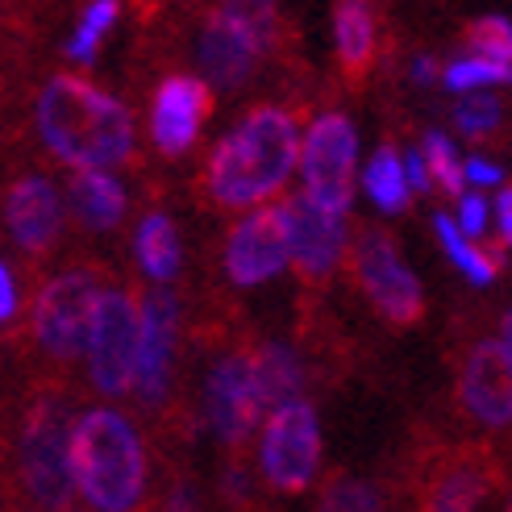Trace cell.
<instances>
[{
	"label": "cell",
	"instance_id": "cell-31",
	"mask_svg": "<svg viewBox=\"0 0 512 512\" xmlns=\"http://www.w3.org/2000/svg\"><path fill=\"white\" fill-rule=\"evenodd\" d=\"M400 163H404V179H408V192H429V188H433V184H429V171H425V159L417 155V150H413V155H404Z\"/></svg>",
	"mask_w": 512,
	"mask_h": 512
},
{
	"label": "cell",
	"instance_id": "cell-33",
	"mask_svg": "<svg viewBox=\"0 0 512 512\" xmlns=\"http://www.w3.org/2000/svg\"><path fill=\"white\" fill-rule=\"evenodd\" d=\"M463 179H475V184H500V167L496 163H488V159H471V163H463Z\"/></svg>",
	"mask_w": 512,
	"mask_h": 512
},
{
	"label": "cell",
	"instance_id": "cell-25",
	"mask_svg": "<svg viewBox=\"0 0 512 512\" xmlns=\"http://www.w3.org/2000/svg\"><path fill=\"white\" fill-rule=\"evenodd\" d=\"M463 46L475 59H488L500 67H512V30L508 17H479L463 25Z\"/></svg>",
	"mask_w": 512,
	"mask_h": 512
},
{
	"label": "cell",
	"instance_id": "cell-9",
	"mask_svg": "<svg viewBox=\"0 0 512 512\" xmlns=\"http://www.w3.org/2000/svg\"><path fill=\"white\" fill-rule=\"evenodd\" d=\"M71 425L59 404H46L30 417L21 438V471L38 504L46 508H67L75 479H71V454H67Z\"/></svg>",
	"mask_w": 512,
	"mask_h": 512
},
{
	"label": "cell",
	"instance_id": "cell-34",
	"mask_svg": "<svg viewBox=\"0 0 512 512\" xmlns=\"http://www.w3.org/2000/svg\"><path fill=\"white\" fill-rule=\"evenodd\" d=\"M125 5H130V13L142 21V25H155L159 17H163V0H125Z\"/></svg>",
	"mask_w": 512,
	"mask_h": 512
},
{
	"label": "cell",
	"instance_id": "cell-14",
	"mask_svg": "<svg viewBox=\"0 0 512 512\" xmlns=\"http://www.w3.org/2000/svg\"><path fill=\"white\" fill-rule=\"evenodd\" d=\"M204 404H209V421L225 442H246L250 438V429L259 425L267 404H263V392H259V379H254V363L246 354H229L213 367Z\"/></svg>",
	"mask_w": 512,
	"mask_h": 512
},
{
	"label": "cell",
	"instance_id": "cell-10",
	"mask_svg": "<svg viewBox=\"0 0 512 512\" xmlns=\"http://www.w3.org/2000/svg\"><path fill=\"white\" fill-rule=\"evenodd\" d=\"M288 267V204H263L234 225L225 242V271L234 284H267Z\"/></svg>",
	"mask_w": 512,
	"mask_h": 512
},
{
	"label": "cell",
	"instance_id": "cell-36",
	"mask_svg": "<svg viewBox=\"0 0 512 512\" xmlns=\"http://www.w3.org/2000/svg\"><path fill=\"white\" fill-rule=\"evenodd\" d=\"M413 75H417V84H433V80H438V67H433V59H417L413 63Z\"/></svg>",
	"mask_w": 512,
	"mask_h": 512
},
{
	"label": "cell",
	"instance_id": "cell-27",
	"mask_svg": "<svg viewBox=\"0 0 512 512\" xmlns=\"http://www.w3.org/2000/svg\"><path fill=\"white\" fill-rule=\"evenodd\" d=\"M454 125L463 130L467 138H475V142H483V138H492L500 125H504V105L492 96V92H471V96H463L454 105Z\"/></svg>",
	"mask_w": 512,
	"mask_h": 512
},
{
	"label": "cell",
	"instance_id": "cell-8",
	"mask_svg": "<svg viewBox=\"0 0 512 512\" xmlns=\"http://www.w3.org/2000/svg\"><path fill=\"white\" fill-rule=\"evenodd\" d=\"M96 300H100V284L88 271H67L59 279H50L34 309V334L42 350L55 358H80Z\"/></svg>",
	"mask_w": 512,
	"mask_h": 512
},
{
	"label": "cell",
	"instance_id": "cell-3",
	"mask_svg": "<svg viewBox=\"0 0 512 512\" xmlns=\"http://www.w3.org/2000/svg\"><path fill=\"white\" fill-rule=\"evenodd\" d=\"M71 479L96 512H134L146 492V450L138 429L113 408H92L67 438Z\"/></svg>",
	"mask_w": 512,
	"mask_h": 512
},
{
	"label": "cell",
	"instance_id": "cell-15",
	"mask_svg": "<svg viewBox=\"0 0 512 512\" xmlns=\"http://www.w3.org/2000/svg\"><path fill=\"white\" fill-rule=\"evenodd\" d=\"M5 229L9 238L30 250L42 254L55 246L59 229H63V196L50 184L46 175H21L9 184L5 192Z\"/></svg>",
	"mask_w": 512,
	"mask_h": 512
},
{
	"label": "cell",
	"instance_id": "cell-6",
	"mask_svg": "<svg viewBox=\"0 0 512 512\" xmlns=\"http://www.w3.org/2000/svg\"><path fill=\"white\" fill-rule=\"evenodd\" d=\"M321 467V425L300 396L275 404L263 433V471L275 488L304 492Z\"/></svg>",
	"mask_w": 512,
	"mask_h": 512
},
{
	"label": "cell",
	"instance_id": "cell-32",
	"mask_svg": "<svg viewBox=\"0 0 512 512\" xmlns=\"http://www.w3.org/2000/svg\"><path fill=\"white\" fill-rule=\"evenodd\" d=\"M17 313V284H13V271L0 263V321H9Z\"/></svg>",
	"mask_w": 512,
	"mask_h": 512
},
{
	"label": "cell",
	"instance_id": "cell-28",
	"mask_svg": "<svg viewBox=\"0 0 512 512\" xmlns=\"http://www.w3.org/2000/svg\"><path fill=\"white\" fill-rule=\"evenodd\" d=\"M512 67H500V63H488V59H475V55H463L454 59L446 71H442V84L450 92H475V88H488V84H508Z\"/></svg>",
	"mask_w": 512,
	"mask_h": 512
},
{
	"label": "cell",
	"instance_id": "cell-17",
	"mask_svg": "<svg viewBox=\"0 0 512 512\" xmlns=\"http://www.w3.org/2000/svg\"><path fill=\"white\" fill-rule=\"evenodd\" d=\"M508 363H512V350H508V321H504V342L475 346L463 371V404L483 425H508L512 417Z\"/></svg>",
	"mask_w": 512,
	"mask_h": 512
},
{
	"label": "cell",
	"instance_id": "cell-24",
	"mask_svg": "<svg viewBox=\"0 0 512 512\" xmlns=\"http://www.w3.org/2000/svg\"><path fill=\"white\" fill-rule=\"evenodd\" d=\"M483 492H488V479H483L479 471H471V467H463V471L446 475L438 488H433L425 512H479Z\"/></svg>",
	"mask_w": 512,
	"mask_h": 512
},
{
	"label": "cell",
	"instance_id": "cell-35",
	"mask_svg": "<svg viewBox=\"0 0 512 512\" xmlns=\"http://www.w3.org/2000/svg\"><path fill=\"white\" fill-rule=\"evenodd\" d=\"M496 225H500V242L508 246V234H512V196H508V188L496 200Z\"/></svg>",
	"mask_w": 512,
	"mask_h": 512
},
{
	"label": "cell",
	"instance_id": "cell-7",
	"mask_svg": "<svg viewBox=\"0 0 512 512\" xmlns=\"http://www.w3.org/2000/svg\"><path fill=\"white\" fill-rule=\"evenodd\" d=\"M354 275L363 292L371 296L375 309L396 321V325H413L425 309V292L417 284L413 267L400 259L396 242L383 229H363L354 242Z\"/></svg>",
	"mask_w": 512,
	"mask_h": 512
},
{
	"label": "cell",
	"instance_id": "cell-19",
	"mask_svg": "<svg viewBox=\"0 0 512 512\" xmlns=\"http://www.w3.org/2000/svg\"><path fill=\"white\" fill-rule=\"evenodd\" d=\"M134 254H138V263L150 279H175V271H179V234H175L171 217L150 213L134 234Z\"/></svg>",
	"mask_w": 512,
	"mask_h": 512
},
{
	"label": "cell",
	"instance_id": "cell-16",
	"mask_svg": "<svg viewBox=\"0 0 512 512\" xmlns=\"http://www.w3.org/2000/svg\"><path fill=\"white\" fill-rule=\"evenodd\" d=\"M383 21L375 0H334V55L346 88H363L379 63Z\"/></svg>",
	"mask_w": 512,
	"mask_h": 512
},
{
	"label": "cell",
	"instance_id": "cell-20",
	"mask_svg": "<svg viewBox=\"0 0 512 512\" xmlns=\"http://www.w3.org/2000/svg\"><path fill=\"white\" fill-rule=\"evenodd\" d=\"M363 188H367V196L379 204L383 213H400L408 204V196H413V192H408L404 163L396 155V146H379L371 155V163L363 171Z\"/></svg>",
	"mask_w": 512,
	"mask_h": 512
},
{
	"label": "cell",
	"instance_id": "cell-12",
	"mask_svg": "<svg viewBox=\"0 0 512 512\" xmlns=\"http://www.w3.org/2000/svg\"><path fill=\"white\" fill-rule=\"evenodd\" d=\"M175 329H179V304L171 292L155 288L138 300V354H134V388L146 404H159L171 379L175 358Z\"/></svg>",
	"mask_w": 512,
	"mask_h": 512
},
{
	"label": "cell",
	"instance_id": "cell-30",
	"mask_svg": "<svg viewBox=\"0 0 512 512\" xmlns=\"http://www.w3.org/2000/svg\"><path fill=\"white\" fill-rule=\"evenodd\" d=\"M458 200H463V204H458V221H454V225L463 229L467 238H479L483 229H488V200H483V196H475V192H471V196L463 192Z\"/></svg>",
	"mask_w": 512,
	"mask_h": 512
},
{
	"label": "cell",
	"instance_id": "cell-23",
	"mask_svg": "<svg viewBox=\"0 0 512 512\" xmlns=\"http://www.w3.org/2000/svg\"><path fill=\"white\" fill-rule=\"evenodd\" d=\"M433 229H438V238H442V246H446V254L454 259V267L463 271L471 284H492L496 279V259H488V254H479L475 246H471V238L458 229L446 213H438V221H433Z\"/></svg>",
	"mask_w": 512,
	"mask_h": 512
},
{
	"label": "cell",
	"instance_id": "cell-18",
	"mask_svg": "<svg viewBox=\"0 0 512 512\" xmlns=\"http://www.w3.org/2000/svg\"><path fill=\"white\" fill-rule=\"evenodd\" d=\"M67 200H71V213L80 225L96 229V234H105V229L121 225L125 217V188L117 184V179L109 171L100 167H75L71 184H67Z\"/></svg>",
	"mask_w": 512,
	"mask_h": 512
},
{
	"label": "cell",
	"instance_id": "cell-5",
	"mask_svg": "<svg viewBox=\"0 0 512 512\" xmlns=\"http://www.w3.org/2000/svg\"><path fill=\"white\" fill-rule=\"evenodd\" d=\"M88 371L105 396L134 392V354H138V300L130 292H100L88 325Z\"/></svg>",
	"mask_w": 512,
	"mask_h": 512
},
{
	"label": "cell",
	"instance_id": "cell-13",
	"mask_svg": "<svg viewBox=\"0 0 512 512\" xmlns=\"http://www.w3.org/2000/svg\"><path fill=\"white\" fill-rule=\"evenodd\" d=\"M288 204V263L296 267L300 279H325L342 263L346 250V217L342 213H325L309 196L284 200Z\"/></svg>",
	"mask_w": 512,
	"mask_h": 512
},
{
	"label": "cell",
	"instance_id": "cell-29",
	"mask_svg": "<svg viewBox=\"0 0 512 512\" xmlns=\"http://www.w3.org/2000/svg\"><path fill=\"white\" fill-rule=\"evenodd\" d=\"M317 512H383V508H379V492L371 488V483L346 475V479L329 483V492H325Z\"/></svg>",
	"mask_w": 512,
	"mask_h": 512
},
{
	"label": "cell",
	"instance_id": "cell-26",
	"mask_svg": "<svg viewBox=\"0 0 512 512\" xmlns=\"http://www.w3.org/2000/svg\"><path fill=\"white\" fill-rule=\"evenodd\" d=\"M421 159H425V171H429V184H438L446 196H463L467 188V179H463V159L454 155V146L446 134H425V150H421Z\"/></svg>",
	"mask_w": 512,
	"mask_h": 512
},
{
	"label": "cell",
	"instance_id": "cell-37",
	"mask_svg": "<svg viewBox=\"0 0 512 512\" xmlns=\"http://www.w3.org/2000/svg\"><path fill=\"white\" fill-rule=\"evenodd\" d=\"M167 512H196V508H192L188 496H171V500H167Z\"/></svg>",
	"mask_w": 512,
	"mask_h": 512
},
{
	"label": "cell",
	"instance_id": "cell-1",
	"mask_svg": "<svg viewBox=\"0 0 512 512\" xmlns=\"http://www.w3.org/2000/svg\"><path fill=\"white\" fill-rule=\"evenodd\" d=\"M34 125L46 150L67 167H125L134 159V117L88 75L55 71L34 100Z\"/></svg>",
	"mask_w": 512,
	"mask_h": 512
},
{
	"label": "cell",
	"instance_id": "cell-22",
	"mask_svg": "<svg viewBox=\"0 0 512 512\" xmlns=\"http://www.w3.org/2000/svg\"><path fill=\"white\" fill-rule=\"evenodd\" d=\"M117 13H121V0H84L80 21H75V34L67 42V59L80 63V67L96 63L100 42H105V34L113 30Z\"/></svg>",
	"mask_w": 512,
	"mask_h": 512
},
{
	"label": "cell",
	"instance_id": "cell-11",
	"mask_svg": "<svg viewBox=\"0 0 512 512\" xmlns=\"http://www.w3.org/2000/svg\"><path fill=\"white\" fill-rule=\"evenodd\" d=\"M213 113V88L200 75H167L150 100V138L167 159L188 155L200 138V125Z\"/></svg>",
	"mask_w": 512,
	"mask_h": 512
},
{
	"label": "cell",
	"instance_id": "cell-4",
	"mask_svg": "<svg viewBox=\"0 0 512 512\" xmlns=\"http://www.w3.org/2000/svg\"><path fill=\"white\" fill-rule=\"evenodd\" d=\"M354 163L358 134L346 113H321L300 142L296 167L304 175V196L325 213H350L354 200Z\"/></svg>",
	"mask_w": 512,
	"mask_h": 512
},
{
	"label": "cell",
	"instance_id": "cell-21",
	"mask_svg": "<svg viewBox=\"0 0 512 512\" xmlns=\"http://www.w3.org/2000/svg\"><path fill=\"white\" fill-rule=\"evenodd\" d=\"M254 363V379H259V392H263V404H284L292 396H300V363L288 346H263Z\"/></svg>",
	"mask_w": 512,
	"mask_h": 512
},
{
	"label": "cell",
	"instance_id": "cell-2",
	"mask_svg": "<svg viewBox=\"0 0 512 512\" xmlns=\"http://www.w3.org/2000/svg\"><path fill=\"white\" fill-rule=\"evenodd\" d=\"M300 155V121L284 105H254L204 163V196L221 209H254L288 184Z\"/></svg>",
	"mask_w": 512,
	"mask_h": 512
}]
</instances>
